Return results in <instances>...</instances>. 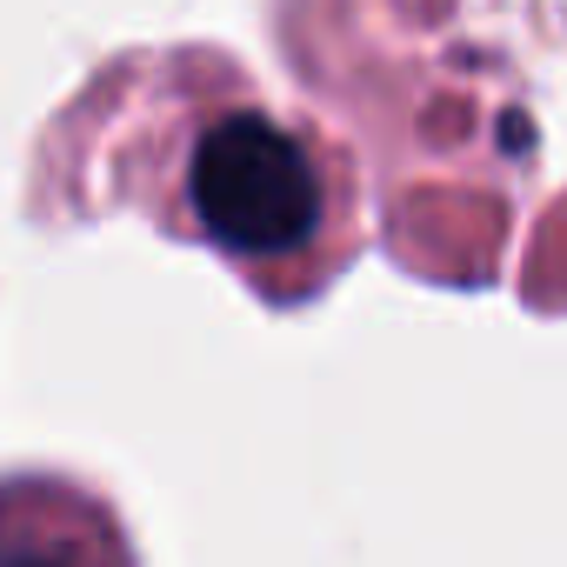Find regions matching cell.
Here are the masks:
<instances>
[{"label":"cell","mask_w":567,"mask_h":567,"mask_svg":"<svg viewBox=\"0 0 567 567\" xmlns=\"http://www.w3.org/2000/svg\"><path fill=\"white\" fill-rule=\"evenodd\" d=\"M127 141V200L220 254L260 301H308L361 247V167L301 107H274L220 54H174Z\"/></svg>","instance_id":"1"},{"label":"cell","mask_w":567,"mask_h":567,"mask_svg":"<svg viewBox=\"0 0 567 567\" xmlns=\"http://www.w3.org/2000/svg\"><path fill=\"white\" fill-rule=\"evenodd\" d=\"M0 567H141L114 507L68 474H0Z\"/></svg>","instance_id":"2"}]
</instances>
